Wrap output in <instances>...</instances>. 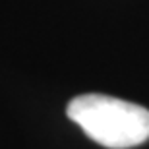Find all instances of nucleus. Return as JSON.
I'll list each match as a JSON object with an SVG mask.
<instances>
[{
    "label": "nucleus",
    "mask_w": 149,
    "mask_h": 149,
    "mask_svg": "<svg viewBox=\"0 0 149 149\" xmlns=\"http://www.w3.org/2000/svg\"><path fill=\"white\" fill-rule=\"evenodd\" d=\"M68 118L85 136L109 149H128L149 139V111L101 93L77 95L68 103Z\"/></svg>",
    "instance_id": "f257e3e1"
}]
</instances>
